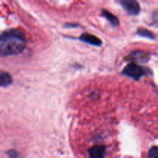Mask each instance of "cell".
<instances>
[{"mask_svg":"<svg viewBox=\"0 0 158 158\" xmlns=\"http://www.w3.org/2000/svg\"><path fill=\"white\" fill-rule=\"evenodd\" d=\"M120 4L131 15H137L140 13V7L137 0H120Z\"/></svg>","mask_w":158,"mask_h":158,"instance_id":"3","label":"cell"},{"mask_svg":"<svg viewBox=\"0 0 158 158\" xmlns=\"http://www.w3.org/2000/svg\"><path fill=\"white\" fill-rule=\"evenodd\" d=\"M12 82L10 74L4 71L0 70V86H6L11 84Z\"/></svg>","mask_w":158,"mask_h":158,"instance_id":"6","label":"cell"},{"mask_svg":"<svg viewBox=\"0 0 158 158\" xmlns=\"http://www.w3.org/2000/svg\"><path fill=\"white\" fill-rule=\"evenodd\" d=\"M105 154H106V148L102 145L93 147L89 151V157L94 158L103 157L105 156Z\"/></svg>","mask_w":158,"mask_h":158,"instance_id":"5","label":"cell"},{"mask_svg":"<svg viewBox=\"0 0 158 158\" xmlns=\"http://www.w3.org/2000/svg\"><path fill=\"white\" fill-rule=\"evenodd\" d=\"M80 40L83 42H85L86 43H89L90 45H94V46H100L102 44V41L98 38V37L95 36L94 35L89 33H83L80 36Z\"/></svg>","mask_w":158,"mask_h":158,"instance_id":"4","label":"cell"},{"mask_svg":"<svg viewBox=\"0 0 158 158\" xmlns=\"http://www.w3.org/2000/svg\"><path fill=\"white\" fill-rule=\"evenodd\" d=\"M26 45L24 33L19 29H12L0 35V56L16 55L24 50Z\"/></svg>","mask_w":158,"mask_h":158,"instance_id":"1","label":"cell"},{"mask_svg":"<svg viewBox=\"0 0 158 158\" xmlns=\"http://www.w3.org/2000/svg\"><path fill=\"white\" fill-rule=\"evenodd\" d=\"M148 156L151 158H158V147H153L148 153Z\"/></svg>","mask_w":158,"mask_h":158,"instance_id":"9","label":"cell"},{"mask_svg":"<svg viewBox=\"0 0 158 158\" xmlns=\"http://www.w3.org/2000/svg\"><path fill=\"white\" fill-rule=\"evenodd\" d=\"M123 73L128 76V77H132V78L135 79V80H139L146 73H145L144 69L143 67H141L140 66H138L136 63H132L128 64L124 68V69L123 71Z\"/></svg>","mask_w":158,"mask_h":158,"instance_id":"2","label":"cell"},{"mask_svg":"<svg viewBox=\"0 0 158 158\" xmlns=\"http://www.w3.org/2000/svg\"><path fill=\"white\" fill-rule=\"evenodd\" d=\"M138 32L139 35H142V36H145V37H148V38H151V39L154 38V34H153L151 32H150V31L147 30V29H139L138 32Z\"/></svg>","mask_w":158,"mask_h":158,"instance_id":"8","label":"cell"},{"mask_svg":"<svg viewBox=\"0 0 158 158\" xmlns=\"http://www.w3.org/2000/svg\"><path fill=\"white\" fill-rule=\"evenodd\" d=\"M103 15L108 21L110 23V24L112 25L113 26H117L118 25V19L114 15H113L111 12H108L106 10H103Z\"/></svg>","mask_w":158,"mask_h":158,"instance_id":"7","label":"cell"}]
</instances>
